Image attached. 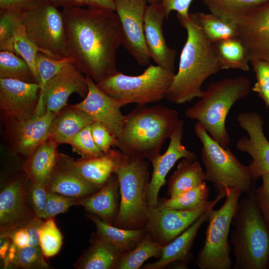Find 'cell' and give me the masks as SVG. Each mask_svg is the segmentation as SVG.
<instances>
[{"instance_id":"6da1fadb","label":"cell","mask_w":269,"mask_h":269,"mask_svg":"<svg viewBox=\"0 0 269 269\" xmlns=\"http://www.w3.org/2000/svg\"><path fill=\"white\" fill-rule=\"evenodd\" d=\"M62 12L72 64L96 83L118 72L117 52L122 35L115 11L71 7Z\"/></svg>"},{"instance_id":"7a4b0ae2","label":"cell","mask_w":269,"mask_h":269,"mask_svg":"<svg viewBox=\"0 0 269 269\" xmlns=\"http://www.w3.org/2000/svg\"><path fill=\"white\" fill-rule=\"evenodd\" d=\"M177 18L187 31V39L181 52L178 72L166 99L172 103L181 104L200 98L204 82L222 68L215 43L205 36L190 13Z\"/></svg>"},{"instance_id":"3957f363","label":"cell","mask_w":269,"mask_h":269,"mask_svg":"<svg viewBox=\"0 0 269 269\" xmlns=\"http://www.w3.org/2000/svg\"><path fill=\"white\" fill-rule=\"evenodd\" d=\"M184 122L166 106L137 105L125 115L117 146L127 156L151 161L160 154L165 140Z\"/></svg>"},{"instance_id":"277c9868","label":"cell","mask_w":269,"mask_h":269,"mask_svg":"<svg viewBox=\"0 0 269 269\" xmlns=\"http://www.w3.org/2000/svg\"><path fill=\"white\" fill-rule=\"evenodd\" d=\"M255 189L254 186L247 196L239 200L232 220L233 269H265L269 262V227L257 205Z\"/></svg>"},{"instance_id":"5b68a950","label":"cell","mask_w":269,"mask_h":269,"mask_svg":"<svg viewBox=\"0 0 269 269\" xmlns=\"http://www.w3.org/2000/svg\"><path fill=\"white\" fill-rule=\"evenodd\" d=\"M251 82L245 76L224 79L211 83L199 100L185 112L187 118L196 120L209 135L224 148L231 138L226 120L232 107L249 94Z\"/></svg>"},{"instance_id":"8992f818","label":"cell","mask_w":269,"mask_h":269,"mask_svg":"<svg viewBox=\"0 0 269 269\" xmlns=\"http://www.w3.org/2000/svg\"><path fill=\"white\" fill-rule=\"evenodd\" d=\"M174 75L173 71L150 64L140 75L118 71L96 84L122 107L132 103L146 105L166 98Z\"/></svg>"},{"instance_id":"52a82bcc","label":"cell","mask_w":269,"mask_h":269,"mask_svg":"<svg viewBox=\"0 0 269 269\" xmlns=\"http://www.w3.org/2000/svg\"><path fill=\"white\" fill-rule=\"evenodd\" d=\"M196 135L201 144V159L205 167V181L212 183L217 194L226 196L227 188H238L249 193L254 186L248 166L240 162L228 147L213 139L197 122Z\"/></svg>"},{"instance_id":"ba28073f","label":"cell","mask_w":269,"mask_h":269,"mask_svg":"<svg viewBox=\"0 0 269 269\" xmlns=\"http://www.w3.org/2000/svg\"><path fill=\"white\" fill-rule=\"evenodd\" d=\"M148 163L144 159L123 154L114 172L118 179L121 194L115 222L117 225L133 228L145 222L148 209Z\"/></svg>"},{"instance_id":"9c48e42d","label":"cell","mask_w":269,"mask_h":269,"mask_svg":"<svg viewBox=\"0 0 269 269\" xmlns=\"http://www.w3.org/2000/svg\"><path fill=\"white\" fill-rule=\"evenodd\" d=\"M226 198L218 209L208 213V224L204 245L198 254L197 264L201 269H230L229 236L231 224L242 192L238 188H227Z\"/></svg>"},{"instance_id":"30bf717a","label":"cell","mask_w":269,"mask_h":269,"mask_svg":"<svg viewBox=\"0 0 269 269\" xmlns=\"http://www.w3.org/2000/svg\"><path fill=\"white\" fill-rule=\"evenodd\" d=\"M26 33L39 52L55 59L69 56L66 25L62 11L43 0L23 14Z\"/></svg>"},{"instance_id":"8fae6325","label":"cell","mask_w":269,"mask_h":269,"mask_svg":"<svg viewBox=\"0 0 269 269\" xmlns=\"http://www.w3.org/2000/svg\"><path fill=\"white\" fill-rule=\"evenodd\" d=\"M224 197L225 195L219 194L214 200L192 210L171 209L161 203L148 207L145 220L147 230L154 241L164 246L186 230L204 213L212 209Z\"/></svg>"},{"instance_id":"7c38bea8","label":"cell","mask_w":269,"mask_h":269,"mask_svg":"<svg viewBox=\"0 0 269 269\" xmlns=\"http://www.w3.org/2000/svg\"><path fill=\"white\" fill-rule=\"evenodd\" d=\"M122 29V45L140 66L149 65L150 57L144 34L147 0H114Z\"/></svg>"},{"instance_id":"4fadbf2b","label":"cell","mask_w":269,"mask_h":269,"mask_svg":"<svg viewBox=\"0 0 269 269\" xmlns=\"http://www.w3.org/2000/svg\"><path fill=\"white\" fill-rule=\"evenodd\" d=\"M72 63L64 66L45 84L40 91L39 102L35 116L46 112L58 114L67 105L73 93L85 98L88 91L84 77Z\"/></svg>"},{"instance_id":"5bb4252c","label":"cell","mask_w":269,"mask_h":269,"mask_svg":"<svg viewBox=\"0 0 269 269\" xmlns=\"http://www.w3.org/2000/svg\"><path fill=\"white\" fill-rule=\"evenodd\" d=\"M237 120L248 136L240 138L236 147L252 157L248 166L251 177L255 181L263 175L269 174V141L263 130L264 119L257 112H247L238 114Z\"/></svg>"},{"instance_id":"9a60e30c","label":"cell","mask_w":269,"mask_h":269,"mask_svg":"<svg viewBox=\"0 0 269 269\" xmlns=\"http://www.w3.org/2000/svg\"><path fill=\"white\" fill-rule=\"evenodd\" d=\"M40 85L37 83L0 78V109L11 123L33 117L37 108Z\"/></svg>"},{"instance_id":"2e32d148","label":"cell","mask_w":269,"mask_h":269,"mask_svg":"<svg viewBox=\"0 0 269 269\" xmlns=\"http://www.w3.org/2000/svg\"><path fill=\"white\" fill-rule=\"evenodd\" d=\"M236 27L250 61L269 62V0L250 11Z\"/></svg>"},{"instance_id":"e0dca14e","label":"cell","mask_w":269,"mask_h":269,"mask_svg":"<svg viewBox=\"0 0 269 269\" xmlns=\"http://www.w3.org/2000/svg\"><path fill=\"white\" fill-rule=\"evenodd\" d=\"M29 206L26 180H10L0 193V235L9 236L12 231L33 218L35 215H32Z\"/></svg>"},{"instance_id":"ac0fdd59","label":"cell","mask_w":269,"mask_h":269,"mask_svg":"<svg viewBox=\"0 0 269 269\" xmlns=\"http://www.w3.org/2000/svg\"><path fill=\"white\" fill-rule=\"evenodd\" d=\"M85 78L88 88L87 94L82 102L71 106L88 113L117 139L125 118L121 111L122 106L102 91L90 76L86 75Z\"/></svg>"},{"instance_id":"d6986e66","label":"cell","mask_w":269,"mask_h":269,"mask_svg":"<svg viewBox=\"0 0 269 269\" xmlns=\"http://www.w3.org/2000/svg\"><path fill=\"white\" fill-rule=\"evenodd\" d=\"M184 124L178 127L169 137V143L166 151L159 154L151 161L152 173L147 191L148 207L158 204V194L165 182V178L170 169L180 159L197 160L196 154L188 150L182 143Z\"/></svg>"},{"instance_id":"ffe728a7","label":"cell","mask_w":269,"mask_h":269,"mask_svg":"<svg viewBox=\"0 0 269 269\" xmlns=\"http://www.w3.org/2000/svg\"><path fill=\"white\" fill-rule=\"evenodd\" d=\"M122 157L120 150L113 149L97 157L78 160L59 153L57 164L84 181L101 188L111 177Z\"/></svg>"},{"instance_id":"44dd1931","label":"cell","mask_w":269,"mask_h":269,"mask_svg":"<svg viewBox=\"0 0 269 269\" xmlns=\"http://www.w3.org/2000/svg\"><path fill=\"white\" fill-rule=\"evenodd\" d=\"M165 18L166 15L161 4H149L144 20V39L149 56L156 65L173 71L176 51L167 45L165 39L163 30Z\"/></svg>"},{"instance_id":"7402d4cb","label":"cell","mask_w":269,"mask_h":269,"mask_svg":"<svg viewBox=\"0 0 269 269\" xmlns=\"http://www.w3.org/2000/svg\"><path fill=\"white\" fill-rule=\"evenodd\" d=\"M56 114L46 112L40 115L12 123L14 150L29 157L49 137V129Z\"/></svg>"},{"instance_id":"603a6c76","label":"cell","mask_w":269,"mask_h":269,"mask_svg":"<svg viewBox=\"0 0 269 269\" xmlns=\"http://www.w3.org/2000/svg\"><path fill=\"white\" fill-rule=\"evenodd\" d=\"M210 210L204 213L171 242L163 246L160 258L157 261L148 264L144 266L143 268L162 269L173 262L185 259L190 253V250L201 226L207 220Z\"/></svg>"},{"instance_id":"cb8c5ba5","label":"cell","mask_w":269,"mask_h":269,"mask_svg":"<svg viewBox=\"0 0 269 269\" xmlns=\"http://www.w3.org/2000/svg\"><path fill=\"white\" fill-rule=\"evenodd\" d=\"M95 122L86 112L71 105L65 107L53 120L49 129V137L58 144L68 143L78 133Z\"/></svg>"},{"instance_id":"d4e9b609","label":"cell","mask_w":269,"mask_h":269,"mask_svg":"<svg viewBox=\"0 0 269 269\" xmlns=\"http://www.w3.org/2000/svg\"><path fill=\"white\" fill-rule=\"evenodd\" d=\"M58 143L49 137L29 157L24 170L30 181L46 185L57 163Z\"/></svg>"},{"instance_id":"484cf974","label":"cell","mask_w":269,"mask_h":269,"mask_svg":"<svg viewBox=\"0 0 269 269\" xmlns=\"http://www.w3.org/2000/svg\"><path fill=\"white\" fill-rule=\"evenodd\" d=\"M48 192L80 199L101 188L90 184L57 164L46 184Z\"/></svg>"},{"instance_id":"4316f807","label":"cell","mask_w":269,"mask_h":269,"mask_svg":"<svg viewBox=\"0 0 269 269\" xmlns=\"http://www.w3.org/2000/svg\"><path fill=\"white\" fill-rule=\"evenodd\" d=\"M118 187L116 176L111 177L98 192L78 199L77 205L83 206L87 211L98 215L104 221L110 222L116 213Z\"/></svg>"},{"instance_id":"83f0119b","label":"cell","mask_w":269,"mask_h":269,"mask_svg":"<svg viewBox=\"0 0 269 269\" xmlns=\"http://www.w3.org/2000/svg\"><path fill=\"white\" fill-rule=\"evenodd\" d=\"M205 181L204 171L200 162L182 158L168 182L170 197L178 196Z\"/></svg>"},{"instance_id":"f1b7e54d","label":"cell","mask_w":269,"mask_h":269,"mask_svg":"<svg viewBox=\"0 0 269 269\" xmlns=\"http://www.w3.org/2000/svg\"><path fill=\"white\" fill-rule=\"evenodd\" d=\"M123 252L98 238L79 259L75 266L80 269H109L115 267Z\"/></svg>"},{"instance_id":"f546056e","label":"cell","mask_w":269,"mask_h":269,"mask_svg":"<svg viewBox=\"0 0 269 269\" xmlns=\"http://www.w3.org/2000/svg\"><path fill=\"white\" fill-rule=\"evenodd\" d=\"M269 0H203L210 13L237 25L255 8Z\"/></svg>"},{"instance_id":"4dcf8cb0","label":"cell","mask_w":269,"mask_h":269,"mask_svg":"<svg viewBox=\"0 0 269 269\" xmlns=\"http://www.w3.org/2000/svg\"><path fill=\"white\" fill-rule=\"evenodd\" d=\"M89 218L96 226L98 238L114 245L123 252L135 247L142 239V229H125L113 226L94 216Z\"/></svg>"},{"instance_id":"1f68e13d","label":"cell","mask_w":269,"mask_h":269,"mask_svg":"<svg viewBox=\"0 0 269 269\" xmlns=\"http://www.w3.org/2000/svg\"><path fill=\"white\" fill-rule=\"evenodd\" d=\"M217 56L222 70L234 69L249 70L250 61L247 50L237 37L229 38L215 43Z\"/></svg>"},{"instance_id":"d6a6232c","label":"cell","mask_w":269,"mask_h":269,"mask_svg":"<svg viewBox=\"0 0 269 269\" xmlns=\"http://www.w3.org/2000/svg\"><path fill=\"white\" fill-rule=\"evenodd\" d=\"M163 246L147 235L133 250L122 254L116 265L118 269H137L147 259L161 255Z\"/></svg>"},{"instance_id":"836d02e7","label":"cell","mask_w":269,"mask_h":269,"mask_svg":"<svg viewBox=\"0 0 269 269\" xmlns=\"http://www.w3.org/2000/svg\"><path fill=\"white\" fill-rule=\"evenodd\" d=\"M191 16L201 28L205 36L216 43L229 38L237 37L236 25L228 23L210 13H190Z\"/></svg>"},{"instance_id":"e575fe53","label":"cell","mask_w":269,"mask_h":269,"mask_svg":"<svg viewBox=\"0 0 269 269\" xmlns=\"http://www.w3.org/2000/svg\"><path fill=\"white\" fill-rule=\"evenodd\" d=\"M0 78L38 83L26 62L14 52L8 51L0 52Z\"/></svg>"},{"instance_id":"d590c367","label":"cell","mask_w":269,"mask_h":269,"mask_svg":"<svg viewBox=\"0 0 269 269\" xmlns=\"http://www.w3.org/2000/svg\"><path fill=\"white\" fill-rule=\"evenodd\" d=\"M209 189L205 181L178 196L170 197L161 204L176 210H192L206 204L208 202Z\"/></svg>"},{"instance_id":"8d00e7d4","label":"cell","mask_w":269,"mask_h":269,"mask_svg":"<svg viewBox=\"0 0 269 269\" xmlns=\"http://www.w3.org/2000/svg\"><path fill=\"white\" fill-rule=\"evenodd\" d=\"M22 13L0 9V50L14 52L16 33L22 25Z\"/></svg>"},{"instance_id":"74e56055","label":"cell","mask_w":269,"mask_h":269,"mask_svg":"<svg viewBox=\"0 0 269 269\" xmlns=\"http://www.w3.org/2000/svg\"><path fill=\"white\" fill-rule=\"evenodd\" d=\"M62 235L54 217L46 219L39 230V246L46 258L56 255L62 245Z\"/></svg>"},{"instance_id":"f35d334b","label":"cell","mask_w":269,"mask_h":269,"mask_svg":"<svg viewBox=\"0 0 269 269\" xmlns=\"http://www.w3.org/2000/svg\"><path fill=\"white\" fill-rule=\"evenodd\" d=\"M13 50L14 53L24 59L28 64L35 80L39 85L35 63L36 56L39 50L27 35L23 24L16 33Z\"/></svg>"},{"instance_id":"ab89813d","label":"cell","mask_w":269,"mask_h":269,"mask_svg":"<svg viewBox=\"0 0 269 269\" xmlns=\"http://www.w3.org/2000/svg\"><path fill=\"white\" fill-rule=\"evenodd\" d=\"M35 63L40 91L43 89L47 82L56 75L64 66L72 63V59L70 57L55 59L39 51L36 56Z\"/></svg>"},{"instance_id":"60d3db41","label":"cell","mask_w":269,"mask_h":269,"mask_svg":"<svg viewBox=\"0 0 269 269\" xmlns=\"http://www.w3.org/2000/svg\"><path fill=\"white\" fill-rule=\"evenodd\" d=\"M91 125L80 131L68 143L72 146L73 151L84 159L97 157L105 153L95 143L91 133Z\"/></svg>"},{"instance_id":"b9f144b4","label":"cell","mask_w":269,"mask_h":269,"mask_svg":"<svg viewBox=\"0 0 269 269\" xmlns=\"http://www.w3.org/2000/svg\"><path fill=\"white\" fill-rule=\"evenodd\" d=\"M45 258L39 245L27 246L17 249L15 259L11 264L26 269L49 268Z\"/></svg>"},{"instance_id":"7bdbcfd3","label":"cell","mask_w":269,"mask_h":269,"mask_svg":"<svg viewBox=\"0 0 269 269\" xmlns=\"http://www.w3.org/2000/svg\"><path fill=\"white\" fill-rule=\"evenodd\" d=\"M251 63L257 79L252 90L258 94L268 107H269V62L256 60Z\"/></svg>"},{"instance_id":"ee69618b","label":"cell","mask_w":269,"mask_h":269,"mask_svg":"<svg viewBox=\"0 0 269 269\" xmlns=\"http://www.w3.org/2000/svg\"><path fill=\"white\" fill-rule=\"evenodd\" d=\"M78 200L58 193L48 192L47 202L41 218L47 219L65 213L72 206L77 205Z\"/></svg>"},{"instance_id":"f6af8a7d","label":"cell","mask_w":269,"mask_h":269,"mask_svg":"<svg viewBox=\"0 0 269 269\" xmlns=\"http://www.w3.org/2000/svg\"><path fill=\"white\" fill-rule=\"evenodd\" d=\"M48 192L45 184L30 181L27 190L28 199L34 215L38 218H41L45 207Z\"/></svg>"},{"instance_id":"bcb514c9","label":"cell","mask_w":269,"mask_h":269,"mask_svg":"<svg viewBox=\"0 0 269 269\" xmlns=\"http://www.w3.org/2000/svg\"><path fill=\"white\" fill-rule=\"evenodd\" d=\"M91 130L95 143L104 153L110 151L112 147L117 146V138L100 123L94 122L91 125Z\"/></svg>"},{"instance_id":"7dc6e473","label":"cell","mask_w":269,"mask_h":269,"mask_svg":"<svg viewBox=\"0 0 269 269\" xmlns=\"http://www.w3.org/2000/svg\"><path fill=\"white\" fill-rule=\"evenodd\" d=\"M262 184L255 189L257 205L266 224L269 227V174L263 175Z\"/></svg>"},{"instance_id":"c3c4849f","label":"cell","mask_w":269,"mask_h":269,"mask_svg":"<svg viewBox=\"0 0 269 269\" xmlns=\"http://www.w3.org/2000/svg\"><path fill=\"white\" fill-rule=\"evenodd\" d=\"M43 0H0V9L23 13L40 5Z\"/></svg>"},{"instance_id":"681fc988","label":"cell","mask_w":269,"mask_h":269,"mask_svg":"<svg viewBox=\"0 0 269 269\" xmlns=\"http://www.w3.org/2000/svg\"><path fill=\"white\" fill-rule=\"evenodd\" d=\"M193 0H162L166 18L172 11L177 12V17H185L189 15V8Z\"/></svg>"},{"instance_id":"f907efd6","label":"cell","mask_w":269,"mask_h":269,"mask_svg":"<svg viewBox=\"0 0 269 269\" xmlns=\"http://www.w3.org/2000/svg\"><path fill=\"white\" fill-rule=\"evenodd\" d=\"M11 243L15 245L17 249H21L29 246V236L24 226L18 227L10 234Z\"/></svg>"},{"instance_id":"816d5d0a","label":"cell","mask_w":269,"mask_h":269,"mask_svg":"<svg viewBox=\"0 0 269 269\" xmlns=\"http://www.w3.org/2000/svg\"><path fill=\"white\" fill-rule=\"evenodd\" d=\"M88 8L105 9L114 10L115 9L114 0H84Z\"/></svg>"},{"instance_id":"f5cc1de1","label":"cell","mask_w":269,"mask_h":269,"mask_svg":"<svg viewBox=\"0 0 269 269\" xmlns=\"http://www.w3.org/2000/svg\"><path fill=\"white\" fill-rule=\"evenodd\" d=\"M56 7L63 8L71 7H82L85 5L84 0H44Z\"/></svg>"},{"instance_id":"db71d44e","label":"cell","mask_w":269,"mask_h":269,"mask_svg":"<svg viewBox=\"0 0 269 269\" xmlns=\"http://www.w3.org/2000/svg\"><path fill=\"white\" fill-rule=\"evenodd\" d=\"M17 251L16 246L11 243L5 258L3 260V267L6 268L12 263Z\"/></svg>"},{"instance_id":"11a10c76","label":"cell","mask_w":269,"mask_h":269,"mask_svg":"<svg viewBox=\"0 0 269 269\" xmlns=\"http://www.w3.org/2000/svg\"><path fill=\"white\" fill-rule=\"evenodd\" d=\"M149 4H161L162 0H147Z\"/></svg>"}]
</instances>
